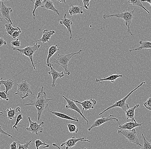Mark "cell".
<instances>
[{
  "instance_id": "17",
  "label": "cell",
  "mask_w": 151,
  "mask_h": 149,
  "mask_svg": "<svg viewBox=\"0 0 151 149\" xmlns=\"http://www.w3.org/2000/svg\"><path fill=\"white\" fill-rule=\"evenodd\" d=\"M59 23L61 24H63L68 29L67 33L69 32L70 34V39L71 40L72 38V33L71 25L73 24V22L70 19L67 18L66 17V14L65 13L64 14V17H63V19L62 20L59 21Z\"/></svg>"
},
{
  "instance_id": "19",
  "label": "cell",
  "mask_w": 151,
  "mask_h": 149,
  "mask_svg": "<svg viewBox=\"0 0 151 149\" xmlns=\"http://www.w3.org/2000/svg\"><path fill=\"white\" fill-rule=\"evenodd\" d=\"M4 110L5 112H7V117L8 119L10 120H13L15 119V118H17L16 115L18 113L20 112V107H18L15 109H13L12 108H9L7 109L6 111Z\"/></svg>"
},
{
  "instance_id": "16",
  "label": "cell",
  "mask_w": 151,
  "mask_h": 149,
  "mask_svg": "<svg viewBox=\"0 0 151 149\" xmlns=\"http://www.w3.org/2000/svg\"><path fill=\"white\" fill-rule=\"evenodd\" d=\"M119 127L118 129H124V130H132L136 127L141 126L142 125V123H138L136 121H131L130 122H127L123 125H120L119 122H118Z\"/></svg>"
},
{
  "instance_id": "49",
  "label": "cell",
  "mask_w": 151,
  "mask_h": 149,
  "mask_svg": "<svg viewBox=\"0 0 151 149\" xmlns=\"http://www.w3.org/2000/svg\"><path fill=\"white\" fill-rule=\"evenodd\" d=\"M3 79V77H0V82H1V81H2ZM0 86H1V85H0Z\"/></svg>"
},
{
  "instance_id": "43",
  "label": "cell",
  "mask_w": 151,
  "mask_h": 149,
  "mask_svg": "<svg viewBox=\"0 0 151 149\" xmlns=\"http://www.w3.org/2000/svg\"><path fill=\"white\" fill-rule=\"evenodd\" d=\"M141 1L143 2H146L150 4L151 6V0H141Z\"/></svg>"
},
{
  "instance_id": "52",
  "label": "cell",
  "mask_w": 151,
  "mask_h": 149,
  "mask_svg": "<svg viewBox=\"0 0 151 149\" xmlns=\"http://www.w3.org/2000/svg\"><path fill=\"white\" fill-rule=\"evenodd\" d=\"M42 1H46V0H42Z\"/></svg>"
},
{
  "instance_id": "34",
  "label": "cell",
  "mask_w": 151,
  "mask_h": 149,
  "mask_svg": "<svg viewBox=\"0 0 151 149\" xmlns=\"http://www.w3.org/2000/svg\"><path fill=\"white\" fill-rule=\"evenodd\" d=\"M32 141V140H30L28 142H26L25 144H18L17 149H28L29 148V146L31 144V142Z\"/></svg>"
},
{
  "instance_id": "27",
  "label": "cell",
  "mask_w": 151,
  "mask_h": 149,
  "mask_svg": "<svg viewBox=\"0 0 151 149\" xmlns=\"http://www.w3.org/2000/svg\"><path fill=\"white\" fill-rule=\"evenodd\" d=\"M5 31L6 32V34H7V35H10V36H12L13 33L15 31H18L20 29L19 27H17V28H14L12 26V24L10 23L5 24Z\"/></svg>"
},
{
  "instance_id": "13",
  "label": "cell",
  "mask_w": 151,
  "mask_h": 149,
  "mask_svg": "<svg viewBox=\"0 0 151 149\" xmlns=\"http://www.w3.org/2000/svg\"><path fill=\"white\" fill-rule=\"evenodd\" d=\"M0 12L1 14L3 19H5L9 23L13 24V22L10 18V14L13 12V10L11 7L6 6L2 1L1 5Z\"/></svg>"
},
{
  "instance_id": "3",
  "label": "cell",
  "mask_w": 151,
  "mask_h": 149,
  "mask_svg": "<svg viewBox=\"0 0 151 149\" xmlns=\"http://www.w3.org/2000/svg\"><path fill=\"white\" fill-rule=\"evenodd\" d=\"M82 51V50H80L76 53H72L66 55L58 54L56 60L53 62L62 67L65 70V73L67 75H70V73L68 69V66H69V65H68L69 62L74 55L80 53Z\"/></svg>"
},
{
  "instance_id": "53",
  "label": "cell",
  "mask_w": 151,
  "mask_h": 149,
  "mask_svg": "<svg viewBox=\"0 0 151 149\" xmlns=\"http://www.w3.org/2000/svg\"><path fill=\"white\" fill-rule=\"evenodd\" d=\"M1 58H0V61H1Z\"/></svg>"
},
{
  "instance_id": "25",
  "label": "cell",
  "mask_w": 151,
  "mask_h": 149,
  "mask_svg": "<svg viewBox=\"0 0 151 149\" xmlns=\"http://www.w3.org/2000/svg\"><path fill=\"white\" fill-rule=\"evenodd\" d=\"M139 44L140 46L138 48L133 49V50H129L130 52L135 50H141L144 49H151V42L150 41H143L142 40H140L139 41Z\"/></svg>"
},
{
  "instance_id": "10",
  "label": "cell",
  "mask_w": 151,
  "mask_h": 149,
  "mask_svg": "<svg viewBox=\"0 0 151 149\" xmlns=\"http://www.w3.org/2000/svg\"><path fill=\"white\" fill-rule=\"evenodd\" d=\"M48 67L50 68L51 71L48 72V74L49 75H51L52 77V83L51 85V86L52 87H55V82L57 80L58 78H61L65 76V73L63 71L60 73L57 71L55 70V68L54 66L53 65L52 63H49L48 65H47Z\"/></svg>"
},
{
  "instance_id": "5",
  "label": "cell",
  "mask_w": 151,
  "mask_h": 149,
  "mask_svg": "<svg viewBox=\"0 0 151 149\" xmlns=\"http://www.w3.org/2000/svg\"><path fill=\"white\" fill-rule=\"evenodd\" d=\"M36 44L34 46H27L23 49H18V48H14V47L12 48L14 50L18 51L19 53L30 58L35 70H36V68L35 67L34 62H33V55L35 52L38 50L40 47V45L38 44V42H36Z\"/></svg>"
},
{
  "instance_id": "48",
  "label": "cell",
  "mask_w": 151,
  "mask_h": 149,
  "mask_svg": "<svg viewBox=\"0 0 151 149\" xmlns=\"http://www.w3.org/2000/svg\"><path fill=\"white\" fill-rule=\"evenodd\" d=\"M10 1V0H0V1Z\"/></svg>"
},
{
  "instance_id": "7",
  "label": "cell",
  "mask_w": 151,
  "mask_h": 149,
  "mask_svg": "<svg viewBox=\"0 0 151 149\" xmlns=\"http://www.w3.org/2000/svg\"><path fill=\"white\" fill-rule=\"evenodd\" d=\"M118 133L124 136L129 142L134 143L138 146H141L142 145L139 143L138 137L137 135V132L134 128L132 130H124V129H118Z\"/></svg>"
},
{
  "instance_id": "37",
  "label": "cell",
  "mask_w": 151,
  "mask_h": 149,
  "mask_svg": "<svg viewBox=\"0 0 151 149\" xmlns=\"http://www.w3.org/2000/svg\"><path fill=\"white\" fill-rule=\"evenodd\" d=\"M10 43H11V45L12 47H16V48H19L21 45V41L18 38L17 39V40L15 41H11Z\"/></svg>"
},
{
  "instance_id": "4",
  "label": "cell",
  "mask_w": 151,
  "mask_h": 149,
  "mask_svg": "<svg viewBox=\"0 0 151 149\" xmlns=\"http://www.w3.org/2000/svg\"><path fill=\"white\" fill-rule=\"evenodd\" d=\"M146 83L145 82H142L136 88H135L134 89L132 90L130 93H128L127 96H125L124 98H123L122 99L118 101H116L113 105L109 107L106 109L105 110L102 111L101 113H99V115H102V114H103L104 113H105L106 111H108L109 110L112 109V108H115V107H119V108H122V109L125 112L126 110H127L128 108H129V105L126 103V101H127V99H128V98H129V96H131V94H132L133 92L136 91L137 89L139 88V87H141L143 85V84H146Z\"/></svg>"
},
{
  "instance_id": "38",
  "label": "cell",
  "mask_w": 151,
  "mask_h": 149,
  "mask_svg": "<svg viewBox=\"0 0 151 149\" xmlns=\"http://www.w3.org/2000/svg\"><path fill=\"white\" fill-rule=\"evenodd\" d=\"M83 4V8L88 10L89 6V2L91 0H82Z\"/></svg>"
},
{
  "instance_id": "22",
  "label": "cell",
  "mask_w": 151,
  "mask_h": 149,
  "mask_svg": "<svg viewBox=\"0 0 151 149\" xmlns=\"http://www.w3.org/2000/svg\"><path fill=\"white\" fill-rule=\"evenodd\" d=\"M139 106V104H137L135 105L134 107L131 108H128L127 110L125 111L126 119L127 120L129 119H132V121H135L136 120L134 118L135 111Z\"/></svg>"
},
{
  "instance_id": "20",
  "label": "cell",
  "mask_w": 151,
  "mask_h": 149,
  "mask_svg": "<svg viewBox=\"0 0 151 149\" xmlns=\"http://www.w3.org/2000/svg\"><path fill=\"white\" fill-rule=\"evenodd\" d=\"M42 2L43 4V8H45L47 10H52L53 12L57 14L59 17H60L59 11L55 7L52 0H46V1Z\"/></svg>"
},
{
  "instance_id": "23",
  "label": "cell",
  "mask_w": 151,
  "mask_h": 149,
  "mask_svg": "<svg viewBox=\"0 0 151 149\" xmlns=\"http://www.w3.org/2000/svg\"><path fill=\"white\" fill-rule=\"evenodd\" d=\"M123 77L122 75L121 74H113L110 75V76H108V77H105V78H103V79H95V81L96 82H99L100 83L103 84V83H102V81H110L113 83L116 81V80L119 77Z\"/></svg>"
},
{
  "instance_id": "1",
  "label": "cell",
  "mask_w": 151,
  "mask_h": 149,
  "mask_svg": "<svg viewBox=\"0 0 151 149\" xmlns=\"http://www.w3.org/2000/svg\"><path fill=\"white\" fill-rule=\"evenodd\" d=\"M53 100L52 99H47V94L43 90V87L41 88V90L39 92L36 99L31 101L30 102L24 104V106L35 107L37 111V120H40L42 112L49 107L48 102Z\"/></svg>"
},
{
  "instance_id": "50",
  "label": "cell",
  "mask_w": 151,
  "mask_h": 149,
  "mask_svg": "<svg viewBox=\"0 0 151 149\" xmlns=\"http://www.w3.org/2000/svg\"><path fill=\"white\" fill-rule=\"evenodd\" d=\"M55 1H58L60 2H61V0H55Z\"/></svg>"
},
{
  "instance_id": "46",
  "label": "cell",
  "mask_w": 151,
  "mask_h": 149,
  "mask_svg": "<svg viewBox=\"0 0 151 149\" xmlns=\"http://www.w3.org/2000/svg\"><path fill=\"white\" fill-rule=\"evenodd\" d=\"M52 145H53V146H54V147H58V148H59V149H60V148H59V147H58V146L57 145H56V144H53Z\"/></svg>"
},
{
  "instance_id": "15",
  "label": "cell",
  "mask_w": 151,
  "mask_h": 149,
  "mask_svg": "<svg viewBox=\"0 0 151 149\" xmlns=\"http://www.w3.org/2000/svg\"><path fill=\"white\" fill-rule=\"evenodd\" d=\"M55 31L53 30L48 31V29H45L42 32V37L40 39L35 40L32 42H42L43 44H44L47 42H49V40L50 39L51 37L55 33Z\"/></svg>"
},
{
  "instance_id": "40",
  "label": "cell",
  "mask_w": 151,
  "mask_h": 149,
  "mask_svg": "<svg viewBox=\"0 0 151 149\" xmlns=\"http://www.w3.org/2000/svg\"><path fill=\"white\" fill-rule=\"evenodd\" d=\"M0 134H3L6 135L8 136L9 137H10V138H12V136L11 135L9 134L6 133V132H5L4 131V130H3V129H2L1 126L0 125Z\"/></svg>"
},
{
  "instance_id": "47",
  "label": "cell",
  "mask_w": 151,
  "mask_h": 149,
  "mask_svg": "<svg viewBox=\"0 0 151 149\" xmlns=\"http://www.w3.org/2000/svg\"><path fill=\"white\" fill-rule=\"evenodd\" d=\"M3 21V18L2 17H1L0 16V22H1Z\"/></svg>"
},
{
  "instance_id": "11",
  "label": "cell",
  "mask_w": 151,
  "mask_h": 149,
  "mask_svg": "<svg viewBox=\"0 0 151 149\" xmlns=\"http://www.w3.org/2000/svg\"><path fill=\"white\" fill-rule=\"evenodd\" d=\"M62 97L65 99L66 101L67 102V104L65 106V108L67 109H71V110H73L77 112V113H79L80 114V115L82 116L84 119H85L86 121L87 122V125H88V120L85 117V116L83 115V113L82 111H81L80 108H79L78 106L76 105V104L74 101H73L72 100L70 99H68V98H66L64 96H62Z\"/></svg>"
},
{
  "instance_id": "6",
  "label": "cell",
  "mask_w": 151,
  "mask_h": 149,
  "mask_svg": "<svg viewBox=\"0 0 151 149\" xmlns=\"http://www.w3.org/2000/svg\"><path fill=\"white\" fill-rule=\"evenodd\" d=\"M17 89L15 95H18L20 99H23L29 96L30 94L34 95L30 89V85L27 82L26 80L22 81L19 84H17Z\"/></svg>"
},
{
  "instance_id": "24",
  "label": "cell",
  "mask_w": 151,
  "mask_h": 149,
  "mask_svg": "<svg viewBox=\"0 0 151 149\" xmlns=\"http://www.w3.org/2000/svg\"><path fill=\"white\" fill-rule=\"evenodd\" d=\"M14 81L12 79H8L6 81H1L0 82V85L3 84L5 87V92L8 95V91L11 90L14 86Z\"/></svg>"
},
{
  "instance_id": "29",
  "label": "cell",
  "mask_w": 151,
  "mask_h": 149,
  "mask_svg": "<svg viewBox=\"0 0 151 149\" xmlns=\"http://www.w3.org/2000/svg\"><path fill=\"white\" fill-rule=\"evenodd\" d=\"M42 7L43 8V4L42 3V0H36L35 2V5H34V8L32 11V14L33 16V18L35 19V10L38 7Z\"/></svg>"
},
{
  "instance_id": "9",
  "label": "cell",
  "mask_w": 151,
  "mask_h": 149,
  "mask_svg": "<svg viewBox=\"0 0 151 149\" xmlns=\"http://www.w3.org/2000/svg\"><path fill=\"white\" fill-rule=\"evenodd\" d=\"M113 115H110L107 117H104L103 116L100 118L97 119H96L92 125L89 127L88 129V131H90L91 129L95 128L96 127H99L103 124L104 123H106L109 121H115L118 122H119V119L116 118H113Z\"/></svg>"
},
{
  "instance_id": "39",
  "label": "cell",
  "mask_w": 151,
  "mask_h": 149,
  "mask_svg": "<svg viewBox=\"0 0 151 149\" xmlns=\"http://www.w3.org/2000/svg\"><path fill=\"white\" fill-rule=\"evenodd\" d=\"M22 33V31L21 29L18 31H15V32L13 33V35H12V38L13 39H16L17 37H18L19 36L21 33Z\"/></svg>"
},
{
  "instance_id": "44",
  "label": "cell",
  "mask_w": 151,
  "mask_h": 149,
  "mask_svg": "<svg viewBox=\"0 0 151 149\" xmlns=\"http://www.w3.org/2000/svg\"><path fill=\"white\" fill-rule=\"evenodd\" d=\"M61 2L65 4H66L67 3L65 1V0H61Z\"/></svg>"
},
{
  "instance_id": "42",
  "label": "cell",
  "mask_w": 151,
  "mask_h": 149,
  "mask_svg": "<svg viewBox=\"0 0 151 149\" xmlns=\"http://www.w3.org/2000/svg\"><path fill=\"white\" fill-rule=\"evenodd\" d=\"M6 44L7 43H6V41L3 38L0 37V47H1L3 45H6Z\"/></svg>"
},
{
  "instance_id": "55",
  "label": "cell",
  "mask_w": 151,
  "mask_h": 149,
  "mask_svg": "<svg viewBox=\"0 0 151 149\" xmlns=\"http://www.w3.org/2000/svg\"><path fill=\"white\" fill-rule=\"evenodd\" d=\"M0 91H1V90H0Z\"/></svg>"
},
{
  "instance_id": "31",
  "label": "cell",
  "mask_w": 151,
  "mask_h": 149,
  "mask_svg": "<svg viewBox=\"0 0 151 149\" xmlns=\"http://www.w3.org/2000/svg\"><path fill=\"white\" fill-rule=\"evenodd\" d=\"M68 127L69 131L71 134L72 133H77L78 132V129L76 125L72 123H68Z\"/></svg>"
},
{
  "instance_id": "35",
  "label": "cell",
  "mask_w": 151,
  "mask_h": 149,
  "mask_svg": "<svg viewBox=\"0 0 151 149\" xmlns=\"http://www.w3.org/2000/svg\"><path fill=\"white\" fill-rule=\"evenodd\" d=\"M0 100H5L6 101L9 100L8 95L6 93L5 91H0Z\"/></svg>"
},
{
  "instance_id": "2",
  "label": "cell",
  "mask_w": 151,
  "mask_h": 149,
  "mask_svg": "<svg viewBox=\"0 0 151 149\" xmlns=\"http://www.w3.org/2000/svg\"><path fill=\"white\" fill-rule=\"evenodd\" d=\"M136 8H134L132 11H127V10H123L119 11L118 13L113 14H104L103 15V18L104 19L116 17L122 19L124 20L125 22V25L127 27V32L130 34L132 36H133L134 34L132 33L130 29V26L132 24V20L134 17V13Z\"/></svg>"
},
{
  "instance_id": "8",
  "label": "cell",
  "mask_w": 151,
  "mask_h": 149,
  "mask_svg": "<svg viewBox=\"0 0 151 149\" xmlns=\"http://www.w3.org/2000/svg\"><path fill=\"white\" fill-rule=\"evenodd\" d=\"M28 120L29 122V126L26 128V130L36 135H37L38 133H42L44 122L42 121L40 123H39L37 122L33 121L30 117H28Z\"/></svg>"
},
{
  "instance_id": "14",
  "label": "cell",
  "mask_w": 151,
  "mask_h": 149,
  "mask_svg": "<svg viewBox=\"0 0 151 149\" xmlns=\"http://www.w3.org/2000/svg\"><path fill=\"white\" fill-rule=\"evenodd\" d=\"M80 141H85V142H90V140H88L85 139L84 137H80V138H76L74 137L73 136L70 138H69L65 142H63L61 144V147L66 146V149L70 148L72 147H74L77 142Z\"/></svg>"
},
{
  "instance_id": "26",
  "label": "cell",
  "mask_w": 151,
  "mask_h": 149,
  "mask_svg": "<svg viewBox=\"0 0 151 149\" xmlns=\"http://www.w3.org/2000/svg\"><path fill=\"white\" fill-rule=\"evenodd\" d=\"M58 49L57 48V45L55 44V45H52L49 48V51H48V54L47 55V65H48L50 63V58H51L52 56L55 54L58 51Z\"/></svg>"
},
{
  "instance_id": "28",
  "label": "cell",
  "mask_w": 151,
  "mask_h": 149,
  "mask_svg": "<svg viewBox=\"0 0 151 149\" xmlns=\"http://www.w3.org/2000/svg\"><path fill=\"white\" fill-rule=\"evenodd\" d=\"M127 2L128 3L131 4L132 5L134 6H139V7H141L142 9H144L145 11L147 12L148 14H150V12L149 10H147L145 6L143 5V4H142L141 1L140 0H127Z\"/></svg>"
},
{
  "instance_id": "36",
  "label": "cell",
  "mask_w": 151,
  "mask_h": 149,
  "mask_svg": "<svg viewBox=\"0 0 151 149\" xmlns=\"http://www.w3.org/2000/svg\"><path fill=\"white\" fill-rule=\"evenodd\" d=\"M143 105L146 109L151 111V97H150L146 102L143 103Z\"/></svg>"
},
{
  "instance_id": "51",
  "label": "cell",
  "mask_w": 151,
  "mask_h": 149,
  "mask_svg": "<svg viewBox=\"0 0 151 149\" xmlns=\"http://www.w3.org/2000/svg\"><path fill=\"white\" fill-rule=\"evenodd\" d=\"M30 1H32V2H34V1H33V0H30Z\"/></svg>"
},
{
  "instance_id": "33",
  "label": "cell",
  "mask_w": 151,
  "mask_h": 149,
  "mask_svg": "<svg viewBox=\"0 0 151 149\" xmlns=\"http://www.w3.org/2000/svg\"><path fill=\"white\" fill-rule=\"evenodd\" d=\"M23 118L22 117V114H19L18 116L17 117V119H16V123L14 124V125H13V129H14L15 128L16 130H17V131H19L18 128L17 127V125H18L19 122L21 121L22 119H23Z\"/></svg>"
},
{
  "instance_id": "30",
  "label": "cell",
  "mask_w": 151,
  "mask_h": 149,
  "mask_svg": "<svg viewBox=\"0 0 151 149\" xmlns=\"http://www.w3.org/2000/svg\"><path fill=\"white\" fill-rule=\"evenodd\" d=\"M141 135L142 137H143V146H142L141 149H151V143H150V142H149V141L146 140L143 134L142 133Z\"/></svg>"
},
{
  "instance_id": "41",
  "label": "cell",
  "mask_w": 151,
  "mask_h": 149,
  "mask_svg": "<svg viewBox=\"0 0 151 149\" xmlns=\"http://www.w3.org/2000/svg\"><path fill=\"white\" fill-rule=\"evenodd\" d=\"M10 148L11 149H17V142L14 141L12 144H10Z\"/></svg>"
},
{
  "instance_id": "18",
  "label": "cell",
  "mask_w": 151,
  "mask_h": 149,
  "mask_svg": "<svg viewBox=\"0 0 151 149\" xmlns=\"http://www.w3.org/2000/svg\"><path fill=\"white\" fill-rule=\"evenodd\" d=\"M71 7L69 10V14L71 16H75L77 14H82L83 13V6L78 5H73L70 4Z\"/></svg>"
},
{
  "instance_id": "21",
  "label": "cell",
  "mask_w": 151,
  "mask_h": 149,
  "mask_svg": "<svg viewBox=\"0 0 151 149\" xmlns=\"http://www.w3.org/2000/svg\"><path fill=\"white\" fill-rule=\"evenodd\" d=\"M50 113L54 115L56 117L60 118L63 119H67V120H69L71 121H74L79 122V120L76 117H71L66 115L65 114L63 113H60V112H57V111H50Z\"/></svg>"
},
{
  "instance_id": "45",
  "label": "cell",
  "mask_w": 151,
  "mask_h": 149,
  "mask_svg": "<svg viewBox=\"0 0 151 149\" xmlns=\"http://www.w3.org/2000/svg\"><path fill=\"white\" fill-rule=\"evenodd\" d=\"M0 116H2L4 117V113L2 112H0Z\"/></svg>"
},
{
  "instance_id": "12",
  "label": "cell",
  "mask_w": 151,
  "mask_h": 149,
  "mask_svg": "<svg viewBox=\"0 0 151 149\" xmlns=\"http://www.w3.org/2000/svg\"><path fill=\"white\" fill-rule=\"evenodd\" d=\"M72 100L73 101L76 102L80 104L82 107H83V109H82V113L84 111H87V110H90L91 109H94V107L97 104V101L91 98L90 99L86 100L84 101L83 102H80L78 101L75 100L73 99H70Z\"/></svg>"
},
{
  "instance_id": "32",
  "label": "cell",
  "mask_w": 151,
  "mask_h": 149,
  "mask_svg": "<svg viewBox=\"0 0 151 149\" xmlns=\"http://www.w3.org/2000/svg\"><path fill=\"white\" fill-rule=\"evenodd\" d=\"M35 147L37 149L39 148V147L42 146V145L45 146V147H43V148H49L50 147L49 144H46L44 141H41V140L39 139L36 140L35 141Z\"/></svg>"
},
{
  "instance_id": "54",
  "label": "cell",
  "mask_w": 151,
  "mask_h": 149,
  "mask_svg": "<svg viewBox=\"0 0 151 149\" xmlns=\"http://www.w3.org/2000/svg\"><path fill=\"white\" fill-rule=\"evenodd\" d=\"M65 1H66V0H65Z\"/></svg>"
}]
</instances>
